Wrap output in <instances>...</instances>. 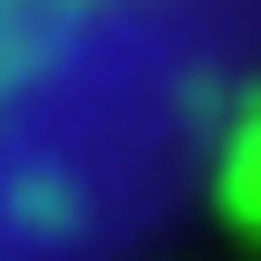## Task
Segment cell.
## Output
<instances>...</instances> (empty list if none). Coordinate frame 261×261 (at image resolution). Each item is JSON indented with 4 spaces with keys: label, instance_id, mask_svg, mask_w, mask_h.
<instances>
[{
    "label": "cell",
    "instance_id": "6da1fadb",
    "mask_svg": "<svg viewBox=\"0 0 261 261\" xmlns=\"http://www.w3.org/2000/svg\"><path fill=\"white\" fill-rule=\"evenodd\" d=\"M252 107L261 0H0V261L155 252Z\"/></svg>",
    "mask_w": 261,
    "mask_h": 261
}]
</instances>
